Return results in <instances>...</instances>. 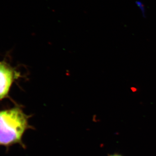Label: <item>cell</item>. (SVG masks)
<instances>
[{
	"label": "cell",
	"instance_id": "1",
	"mask_svg": "<svg viewBox=\"0 0 156 156\" xmlns=\"http://www.w3.org/2000/svg\"><path fill=\"white\" fill-rule=\"evenodd\" d=\"M28 116L19 107L0 111V147L23 145L22 137L30 128Z\"/></svg>",
	"mask_w": 156,
	"mask_h": 156
},
{
	"label": "cell",
	"instance_id": "2",
	"mask_svg": "<svg viewBox=\"0 0 156 156\" xmlns=\"http://www.w3.org/2000/svg\"><path fill=\"white\" fill-rule=\"evenodd\" d=\"M18 73L5 62L0 61V100L7 97Z\"/></svg>",
	"mask_w": 156,
	"mask_h": 156
},
{
	"label": "cell",
	"instance_id": "3",
	"mask_svg": "<svg viewBox=\"0 0 156 156\" xmlns=\"http://www.w3.org/2000/svg\"><path fill=\"white\" fill-rule=\"evenodd\" d=\"M131 90L133 92H136L137 91V89L136 87H132L131 88Z\"/></svg>",
	"mask_w": 156,
	"mask_h": 156
},
{
	"label": "cell",
	"instance_id": "4",
	"mask_svg": "<svg viewBox=\"0 0 156 156\" xmlns=\"http://www.w3.org/2000/svg\"><path fill=\"white\" fill-rule=\"evenodd\" d=\"M109 156H122L121 155L119 154H114L111 155Z\"/></svg>",
	"mask_w": 156,
	"mask_h": 156
}]
</instances>
